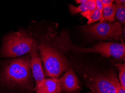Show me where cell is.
<instances>
[{
	"mask_svg": "<svg viewBox=\"0 0 125 93\" xmlns=\"http://www.w3.org/2000/svg\"><path fill=\"white\" fill-rule=\"evenodd\" d=\"M81 30L91 37L99 40H121L123 31L120 22H107L104 21L101 23L80 26Z\"/></svg>",
	"mask_w": 125,
	"mask_h": 93,
	"instance_id": "4",
	"label": "cell"
},
{
	"mask_svg": "<svg viewBox=\"0 0 125 93\" xmlns=\"http://www.w3.org/2000/svg\"><path fill=\"white\" fill-rule=\"evenodd\" d=\"M124 36H125V28L124 27Z\"/></svg>",
	"mask_w": 125,
	"mask_h": 93,
	"instance_id": "19",
	"label": "cell"
},
{
	"mask_svg": "<svg viewBox=\"0 0 125 93\" xmlns=\"http://www.w3.org/2000/svg\"><path fill=\"white\" fill-rule=\"evenodd\" d=\"M30 54L31 68L33 77L35 81L34 92H36L39 85L45 80L44 70L42 66L41 56L37 50L31 52Z\"/></svg>",
	"mask_w": 125,
	"mask_h": 93,
	"instance_id": "7",
	"label": "cell"
},
{
	"mask_svg": "<svg viewBox=\"0 0 125 93\" xmlns=\"http://www.w3.org/2000/svg\"><path fill=\"white\" fill-rule=\"evenodd\" d=\"M31 60L29 53L3 62L0 67V88L12 93H33L35 81Z\"/></svg>",
	"mask_w": 125,
	"mask_h": 93,
	"instance_id": "1",
	"label": "cell"
},
{
	"mask_svg": "<svg viewBox=\"0 0 125 93\" xmlns=\"http://www.w3.org/2000/svg\"><path fill=\"white\" fill-rule=\"evenodd\" d=\"M102 4L103 5V8L104 7L111 5L114 0H100Z\"/></svg>",
	"mask_w": 125,
	"mask_h": 93,
	"instance_id": "16",
	"label": "cell"
},
{
	"mask_svg": "<svg viewBox=\"0 0 125 93\" xmlns=\"http://www.w3.org/2000/svg\"><path fill=\"white\" fill-rule=\"evenodd\" d=\"M38 42L26 31L21 30L6 35L3 40L0 56L19 57L38 49Z\"/></svg>",
	"mask_w": 125,
	"mask_h": 93,
	"instance_id": "2",
	"label": "cell"
},
{
	"mask_svg": "<svg viewBox=\"0 0 125 93\" xmlns=\"http://www.w3.org/2000/svg\"><path fill=\"white\" fill-rule=\"evenodd\" d=\"M119 70V77L121 86L125 89V64L117 63L115 65Z\"/></svg>",
	"mask_w": 125,
	"mask_h": 93,
	"instance_id": "14",
	"label": "cell"
},
{
	"mask_svg": "<svg viewBox=\"0 0 125 93\" xmlns=\"http://www.w3.org/2000/svg\"><path fill=\"white\" fill-rule=\"evenodd\" d=\"M88 0H75V1L76 2V3H80V4H83V3H85L87 2Z\"/></svg>",
	"mask_w": 125,
	"mask_h": 93,
	"instance_id": "18",
	"label": "cell"
},
{
	"mask_svg": "<svg viewBox=\"0 0 125 93\" xmlns=\"http://www.w3.org/2000/svg\"><path fill=\"white\" fill-rule=\"evenodd\" d=\"M116 9L115 15L116 19L123 24L125 23V1L124 0H115Z\"/></svg>",
	"mask_w": 125,
	"mask_h": 93,
	"instance_id": "13",
	"label": "cell"
},
{
	"mask_svg": "<svg viewBox=\"0 0 125 93\" xmlns=\"http://www.w3.org/2000/svg\"><path fill=\"white\" fill-rule=\"evenodd\" d=\"M73 49L77 53H98L106 57H112L116 59L125 60V44L123 40L121 43L101 41L92 47L83 48L75 46Z\"/></svg>",
	"mask_w": 125,
	"mask_h": 93,
	"instance_id": "5",
	"label": "cell"
},
{
	"mask_svg": "<svg viewBox=\"0 0 125 93\" xmlns=\"http://www.w3.org/2000/svg\"><path fill=\"white\" fill-rule=\"evenodd\" d=\"M116 9V4L113 3L111 5L104 7L102 15L104 20L109 23L114 21Z\"/></svg>",
	"mask_w": 125,
	"mask_h": 93,
	"instance_id": "12",
	"label": "cell"
},
{
	"mask_svg": "<svg viewBox=\"0 0 125 93\" xmlns=\"http://www.w3.org/2000/svg\"><path fill=\"white\" fill-rule=\"evenodd\" d=\"M95 5H96V8H97L100 12V14H101V17H100V21L99 23H101L104 21L105 20L104 19L103 17V6L102 2H101L100 0H95Z\"/></svg>",
	"mask_w": 125,
	"mask_h": 93,
	"instance_id": "15",
	"label": "cell"
},
{
	"mask_svg": "<svg viewBox=\"0 0 125 93\" xmlns=\"http://www.w3.org/2000/svg\"><path fill=\"white\" fill-rule=\"evenodd\" d=\"M36 93H61V86L59 79L55 77L45 79L38 86Z\"/></svg>",
	"mask_w": 125,
	"mask_h": 93,
	"instance_id": "9",
	"label": "cell"
},
{
	"mask_svg": "<svg viewBox=\"0 0 125 93\" xmlns=\"http://www.w3.org/2000/svg\"><path fill=\"white\" fill-rule=\"evenodd\" d=\"M115 93H125V89H124L120 84L117 86Z\"/></svg>",
	"mask_w": 125,
	"mask_h": 93,
	"instance_id": "17",
	"label": "cell"
},
{
	"mask_svg": "<svg viewBox=\"0 0 125 93\" xmlns=\"http://www.w3.org/2000/svg\"><path fill=\"white\" fill-rule=\"evenodd\" d=\"M96 8L95 0H88L85 3L81 4L78 7L71 4L69 5V9L72 15L83 12L87 10H92Z\"/></svg>",
	"mask_w": 125,
	"mask_h": 93,
	"instance_id": "10",
	"label": "cell"
},
{
	"mask_svg": "<svg viewBox=\"0 0 125 93\" xmlns=\"http://www.w3.org/2000/svg\"><path fill=\"white\" fill-rule=\"evenodd\" d=\"M81 15L88 19L87 25H90L93 22L100 20L101 17L100 12L96 8L92 10L81 12Z\"/></svg>",
	"mask_w": 125,
	"mask_h": 93,
	"instance_id": "11",
	"label": "cell"
},
{
	"mask_svg": "<svg viewBox=\"0 0 125 93\" xmlns=\"http://www.w3.org/2000/svg\"><path fill=\"white\" fill-rule=\"evenodd\" d=\"M62 92L69 93L79 88V81L71 67L68 68L59 79Z\"/></svg>",
	"mask_w": 125,
	"mask_h": 93,
	"instance_id": "8",
	"label": "cell"
},
{
	"mask_svg": "<svg viewBox=\"0 0 125 93\" xmlns=\"http://www.w3.org/2000/svg\"><path fill=\"white\" fill-rule=\"evenodd\" d=\"M38 49L43 63L45 77L58 78L69 68L64 55L54 46L41 42L38 45Z\"/></svg>",
	"mask_w": 125,
	"mask_h": 93,
	"instance_id": "3",
	"label": "cell"
},
{
	"mask_svg": "<svg viewBox=\"0 0 125 93\" xmlns=\"http://www.w3.org/2000/svg\"><path fill=\"white\" fill-rule=\"evenodd\" d=\"M120 84L116 75L110 73L96 77L89 87L94 93H115L116 88Z\"/></svg>",
	"mask_w": 125,
	"mask_h": 93,
	"instance_id": "6",
	"label": "cell"
}]
</instances>
